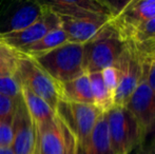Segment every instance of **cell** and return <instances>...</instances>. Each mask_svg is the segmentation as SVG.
Here are the masks:
<instances>
[{"instance_id": "6da1fadb", "label": "cell", "mask_w": 155, "mask_h": 154, "mask_svg": "<svg viewBox=\"0 0 155 154\" xmlns=\"http://www.w3.org/2000/svg\"><path fill=\"white\" fill-rule=\"evenodd\" d=\"M31 58L58 84L86 74L84 71V44L67 42Z\"/></svg>"}, {"instance_id": "484cf974", "label": "cell", "mask_w": 155, "mask_h": 154, "mask_svg": "<svg viewBox=\"0 0 155 154\" xmlns=\"http://www.w3.org/2000/svg\"><path fill=\"white\" fill-rule=\"evenodd\" d=\"M13 144V120H0V147L11 148Z\"/></svg>"}, {"instance_id": "7a4b0ae2", "label": "cell", "mask_w": 155, "mask_h": 154, "mask_svg": "<svg viewBox=\"0 0 155 154\" xmlns=\"http://www.w3.org/2000/svg\"><path fill=\"white\" fill-rule=\"evenodd\" d=\"M104 114L113 154H130L141 142L140 126L124 107L113 106Z\"/></svg>"}, {"instance_id": "5b68a950", "label": "cell", "mask_w": 155, "mask_h": 154, "mask_svg": "<svg viewBox=\"0 0 155 154\" xmlns=\"http://www.w3.org/2000/svg\"><path fill=\"white\" fill-rule=\"evenodd\" d=\"M15 74L23 88L42 98L55 110L60 100L59 84L52 79L33 58L23 56L19 60Z\"/></svg>"}, {"instance_id": "3957f363", "label": "cell", "mask_w": 155, "mask_h": 154, "mask_svg": "<svg viewBox=\"0 0 155 154\" xmlns=\"http://www.w3.org/2000/svg\"><path fill=\"white\" fill-rule=\"evenodd\" d=\"M126 48L127 42L110 25L102 35L84 44V73L101 72L115 64Z\"/></svg>"}, {"instance_id": "52a82bcc", "label": "cell", "mask_w": 155, "mask_h": 154, "mask_svg": "<svg viewBox=\"0 0 155 154\" xmlns=\"http://www.w3.org/2000/svg\"><path fill=\"white\" fill-rule=\"evenodd\" d=\"M115 66L119 71V84L114 96V106L124 107L141 81V56L133 45L127 42V48Z\"/></svg>"}, {"instance_id": "9a60e30c", "label": "cell", "mask_w": 155, "mask_h": 154, "mask_svg": "<svg viewBox=\"0 0 155 154\" xmlns=\"http://www.w3.org/2000/svg\"><path fill=\"white\" fill-rule=\"evenodd\" d=\"M59 92L60 99L63 100L93 105V97L88 74H84L64 84H59Z\"/></svg>"}, {"instance_id": "8992f818", "label": "cell", "mask_w": 155, "mask_h": 154, "mask_svg": "<svg viewBox=\"0 0 155 154\" xmlns=\"http://www.w3.org/2000/svg\"><path fill=\"white\" fill-rule=\"evenodd\" d=\"M34 154H76V140L56 115L52 121L35 125Z\"/></svg>"}, {"instance_id": "277c9868", "label": "cell", "mask_w": 155, "mask_h": 154, "mask_svg": "<svg viewBox=\"0 0 155 154\" xmlns=\"http://www.w3.org/2000/svg\"><path fill=\"white\" fill-rule=\"evenodd\" d=\"M55 113L74 136L76 146H78L90 136L102 112L93 105L60 99Z\"/></svg>"}, {"instance_id": "44dd1931", "label": "cell", "mask_w": 155, "mask_h": 154, "mask_svg": "<svg viewBox=\"0 0 155 154\" xmlns=\"http://www.w3.org/2000/svg\"><path fill=\"white\" fill-rule=\"evenodd\" d=\"M126 42L130 43L135 49L139 50L155 42V17L143 25L134 29L128 37Z\"/></svg>"}, {"instance_id": "83f0119b", "label": "cell", "mask_w": 155, "mask_h": 154, "mask_svg": "<svg viewBox=\"0 0 155 154\" xmlns=\"http://www.w3.org/2000/svg\"><path fill=\"white\" fill-rule=\"evenodd\" d=\"M137 50V49H136ZM139 54H141L143 56H146V57H150L155 59V42L152 43V44L148 45V47H145L143 49L137 50Z\"/></svg>"}, {"instance_id": "30bf717a", "label": "cell", "mask_w": 155, "mask_h": 154, "mask_svg": "<svg viewBox=\"0 0 155 154\" xmlns=\"http://www.w3.org/2000/svg\"><path fill=\"white\" fill-rule=\"evenodd\" d=\"M155 17V0H130L111 19V25L126 41L128 35Z\"/></svg>"}, {"instance_id": "cb8c5ba5", "label": "cell", "mask_w": 155, "mask_h": 154, "mask_svg": "<svg viewBox=\"0 0 155 154\" xmlns=\"http://www.w3.org/2000/svg\"><path fill=\"white\" fill-rule=\"evenodd\" d=\"M141 56L143 62V79L147 82L149 88L155 93V59Z\"/></svg>"}, {"instance_id": "603a6c76", "label": "cell", "mask_w": 155, "mask_h": 154, "mask_svg": "<svg viewBox=\"0 0 155 154\" xmlns=\"http://www.w3.org/2000/svg\"><path fill=\"white\" fill-rule=\"evenodd\" d=\"M101 76L102 80H104V84L106 86L107 90L109 91V93L111 94V96L113 97V100H114V96L116 90L118 88L119 84V71L117 69V67L115 64L108 68L104 69L101 71Z\"/></svg>"}, {"instance_id": "ffe728a7", "label": "cell", "mask_w": 155, "mask_h": 154, "mask_svg": "<svg viewBox=\"0 0 155 154\" xmlns=\"http://www.w3.org/2000/svg\"><path fill=\"white\" fill-rule=\"evenodd\" d=\"M25 56L20 51L8 45L0 37V77L14 75L19 60Z\"/></svg>"}, {"instance_id": "4fadbf2b", "label": "cell", "mask_w": 155, "mask_h": 154, "mask_svg": "<svg viewBox=\"0 0 155 154\" xmlns=\"http://www.w3.org/2000/svg\"><path fill=\"white\" fill-rule=\"evenodd\" d=\"M124 108L134 116L143 133L155 120V93L143 78Z\"/></svg>"}, {"instance_id": "7c38bea8", "label": "cell", "mask_w": 155, "mask_h": 154, "mask_svg": "<svg viewBox=\"0 0 155 154\" xmlns=\"http://www.w3.org/2000/svg\"><path fill=\"white\" fill-rule=\"evenodd\" d=\"M59 18L61 29L67 35L68 41L79 44H86L98 38L108 30L111 25V18Z\"/></svg>"}, {"instance_id": "d6986e66", "label": "cell", "mask_w": 155, "mask_h": 154, "mask_svg": "<svg viewBox=\"0 0 155 154\" xmlns=\"http://www.w3.org/2000/svg\"><path fill=\"white\" fill-rule=\"evenodd\" d=\"M43 6L41 2H35L31 5L21 8L11 19L8 29L5 32H16L25 29L41 16Z\"/></svg>"}, {"instance_id": "d4e9b609", "label": "cell", "mask_w": 155, "mask_h": 154, "mask_svg": "<svg viewBox=\"0 0 155 154\" xmlns=\"http://www.w3.org/2000/svg\"><path fill=\"white\" fill-rule=\"evenodd\" d=\"M17 100L0 94V120H13L17 108Z\"/></svg>"}, {"instance_id": "e0dca14e", "label": "cell", "mask_w": 155, "mask_h": 154, "mask_svg": "<svg viewBox=\"0 0 155 154\" xmlns=\"http://www.w3.org/2000/svg\"><path fill=\"white\" fill-rule=\"evenodd\" d=\"M69 42L68 37L65 35L64 31L61 29V27L55 29L53 31L49 32L45 36H43L41 39L36 41L35 43L25 47L20 50V52L29 57H35V56L41 55L43 53L56 49L59 45H62L64 43Z\"/></svg>"}, {"instance_id": "f546056e", "label": "cell", "mask_w": 155, "mask_h": 154, "mask_svg": "<svg viewBox=\"0 0 155 154\" xmlns=\"http://www.w3.org/2000/svg\"><path fill=\"white\" fill-rule=\"evenodd\" d=\"M0 154H14L12 148H2L0 147Z\"/></svg>"}, {"instance_id": "4316f807", "label": "cell", "mask_w": 155, "mask_h": 154, "mask_svg": "<svg viewBox=\"0 0 155 154\" xmlns=\"http://www.w3.org/2000/svg\"><path fill=\"white\" fill-rule=\"evenodd\" d=\"M153 146H155V120L143 131L141 142L137 147V150L148 149Z\"/></svg>"}, {"instance_id": "5bb4252c", "label": "cell", "mask_w": 155, "mask_h": 154, "mask_svg": "<svg viewBox=\"0 0 155 154\" xmlns=\"http://www.w3.org/2000/svg\"><path fill=\"white\" fill-rule=\"evenodd\" d=\"M76 154H113L104 113L98 118L90 136L82 144L76 146Z\"/></svg>"}, {"instance_id": "2e32d148", "label": "cell", "mask_w": 155, "mask_h": 154, "mask_svg": "<svg viewBox=\"0 0 155 154\" xmlns=\"http://www.w3.org/2000/svg\"><path fill=\"white\" fill-rule=\"evenodd\" d=\"M21 96L30 116L36 126L52 121L56 117L55 110L47 101L23 87Z\"/></svg>"}, {"instance_id": "9c48e42d", "label": "cell", "mask_w": 155, "mask_h": 154, "mask_svg": "<svg viewBox=\"0 0 155 154\" xmlns=\"http://www.w3.org/2000/svg\"><path fill=\"white\" fill-rule=\"evenodd\" d=\"M41 4L43 6V12L35 22L20 31L1 32L0 37L8 45L20 51L23 48L29 47L38 41L49 32L61 27L59 17L54 12H52L50 8H48L42 2Z\"/></svg>"}, {"instance_id": "ac0fdd59", "label": "cell", "mask_w": 155, "mask_h": 154, "mask_svg": "<svg viewBox=\"0 0 155 154\" xmlns=\"http://www.w3.org/2000/svg\"><path fill=\"white\" fill-rule=\"evenodd\" d=\"M88 77L90 80L93 105L98 110H100L102 113H106L108 110H110L114 106V100L104 86L101 72L90 73V74H88Z\"/></svg>"}, {"instance_id": "7402d4cb", "label": "cell", "mask_w": 155, "mask_h": 154, "mask_svg": "<svg viewBox=\"0 0 155 154\" xmlns=\"http://www.w3.org/2000/svg\"><path fill=\"white\" fill-rule=\"evenodd\" d=\"M22 86L16 74L0 77V94L13 99L21 97Z\"/></svg>"}, {"instance_id": "ba28073f", "label": "cell", "mask_w": 155, "mask_h": 154, "mask_svg": "<svg viewBox=\"0 0 155 154\" xmlns=\"http://www.w3.org/2000/svg\"><path fill=\"white\" fill-rule=\"evenodd\" d=\"M42 3L57 16L76 19H112L121 8L115 3L102 0H56Z\"/></svg>"}, {"instance_id": "8fae6325", "label": "cell", "mask_w": 155, "mask_h": 154, "mask_svg": "<svg viewBox=\"0 0 155 154\" xmlns=\"http://www.w3.org/2000/svg\"><path fill=\"white\" fill-rule=\"evenodd\" d=\"M36 144V127L23 103L22 96L17 100L13 117V144L14 154H34Z\"/></svg>"}, {"instance_id": "f1b7e54d", "label": "cell", "mask_w": 155, "mask_h": 154, "mask_svg": "<svg viewBox=\"0 0 155 154\" xmlns=\"http://www.w3.org/2000/svg\"><path fill=\"white\" fill-rule=\"evenodd\" d=\"M136 154H155V146L148 149H143V150H137Z\"/></svg>"}]
</instances>
